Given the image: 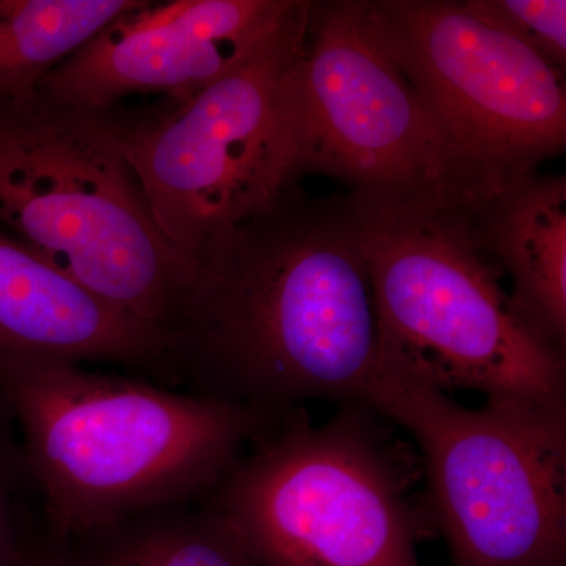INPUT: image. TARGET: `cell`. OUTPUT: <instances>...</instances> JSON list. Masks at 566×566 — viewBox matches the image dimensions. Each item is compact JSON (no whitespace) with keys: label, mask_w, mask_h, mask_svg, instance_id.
<instances>
[{"label":"cell","mask_w":566,"mask_h":566,"mask_svg":"<svg viewBox=\"0 0 566 566\" xmlns=\"http://www.w3.org/2000/svg\"><path fill=\"white\" fill-rule=\"evenodd\" d=\"M379 349L348 196L297 186L192 262L158 375L281 417L316 398L363 405Z\"/></svg>","instance_id":"obj_1"},{"label":"cell","mask_w":566,"mask_h":566,"mask_svg":"<svg viewBox=\"0 0 566 566\" xmlns=\"http://www.w3.org/2000/svg\"><path fill=\"white\" fill-rule=\"evenodd\" d=\"M44 534L57 545L202 502L281 417L65 360L0 364Z\"/></svg>","instance_id":"obj_2"},{"label":"cell","mask_w":566,"mask_h":566,"mask_svg":"<svg viewBox=\"0 0 566 566\" xmlns=\"http://www.w3.org/2000/svg\"><path fill=\"white\" fill-rule=\"evenodd\" d=\"M348 199L374 286L379 356L444 392L565 403V353L517 314L464 207Z\"/></svg>","instance_id":"obj_3"},{"label":"cell","mask_w":566,"mask_h":566,"mask_svg":"<svg viewBox=\"0 0 566 566\" xmlns=\"http://www.w3.org/2000/svg\"><path fill=\"white\" fill-rule=\"evenodd\" d=\"M0 229L163 338L191 264L159 232L102 112L0 98Z\"/></svg>","instance_id":"obj_4"},{"label":"cell","mask_w":566,"mask_h":566,"mask_svg":"<svg viewBox=\"0 0 566 566\" xmlns=\"http://www.w3.org/2000/svg\"><path fill=\"white\" fill-rule=\"evenodd\" d=\"M307 10L308 2L266 48L188 98L99 111L159 232L189 264L304 177L290 85Z\"/></svg>","instance_id":"obj_5"},{"label":"cell","mask_w":566,"mask_h":566,"mask_svg":"<svg viewBox=\"0 0 566 566\" xmlns=\"http://www.w3.org/2000/svg\"><path fill=\"white\" fill-rule=\"evenodd\" d=\"M363 405L422 450L428 505L455 566H556L566 546V406L465 408L379 356Z\"/></svg>","instance_id":"obj_6"},{"label":"cell","mask_w":566,"mask_h":566,"mask_svg":"<svg viewBox=\"0 0 566 566\" xmlns=\"http://www.w3.org/2000/svg\"><path fill=\"white\" fill-rule=\"evenodd\" d=\"M202 502L256 566H422L403 469L365 405L323 427L286 412Z\"/></svg>","instance_id":"obj_7"},{"label":"cell","mask_w":566,"mask_h":566,"mask_svg":"<svg viewBox=\"0 0 566 566\" xmlns=\"http://www.w3.org/2000/svg\"><path fill=\"white\" fill-rule=\"evenodd\" d=\"M368 3L438 136L447 202H486L565 151V74L469 0Z\"/></svg>","instance_id":"obj_8"},{"label":"cell","mask_w":566,"mask_h":566,"mask_svg":"<svg viewBox=\"0 0 566 566\" xmlns=\"http://www.w3.org/2000/svg\"><path fill=\"white\" fill-rule=\"evenodd\" d=\"M290 111L303 174L379 199H442L441 145L368 0L308 2Z\"/></svg>","instance_id":"obj_9"},{"label":"cell","mask_w":566,"mask_h":566,"mask_svg":"<svg viewBox=\"0 0 566 566\" xmlns=\"http://www.w3.org/2000/svg\"><path fill=\"white\" fill-rule=\"evenodd\" d=\"M307 0H137L41 82L39 95L104 111L126 96L188 98L266 48Z\"/></svg>","instance_id":"obj_10"},{"label":"cell","mask_w":566,"mask_h":566,"mask_svg":"<svg viewBox=\"0 0 566 566\" xmlns=\"http://www.w3.org/2000/svg\"><path fill=\"white\" fill-rule=\"evenodd\" d=\"M163 338L0 229V364L112 363L158 371Z\"/></svg>","instance_id":"obj_11"},{"label":"cell","mask_w":566,"mask_h":566,"mask_svg":"<svg viewBox=\"0 0 566 566\" xmlns=\"http://www.w3.org/2000/svg\"><path fill=\"white\" fill-rule=\"evenodd\" d=\"M465 211L482 251L512 275L517 314L565 353V175H532Z\"/></svg>","instance_id":"obj_12"},{"label":"cell","mask_w":566,"mask_h":566,"mask_svg":"<svg viewBox=\"0 0 566 566\" xmlns=\"http://www.w3.org/2000/svg\"><path fill=\"white\" fill-rule=\"evenodd\" d=\"M59 546L69 566H256L203 502L147 510Z\"/></svg>","instance_id":"obj_13"},{"label":"cell","mask_w":566,"mask_h":566,"mask_svg":"<svg viewBox=\"0 0 566 566\" xmlns=\"http://www.w3.org/2000/svg\"><path fill=\"white\" fill-rule=\"evenodd\" d=\"M136 2L0 0V98H35L54 66Z\"/></svg>","instance_id":"obj_14"},{"label":"cell","mask_w":566,"mask_h":566,"mask_svg":"<svg viewBox=\"0 0 566 566\" xmlns=\"http://www.w3.org/2000/svg\"><path fill=\"white\" fill-rule=\"evenodd\" d=\"M476 13L523 41L565 74V0H469Z\"/></svg>","instance_id":"obj_15"},{"label":"cell","mask_w":566,"mask_h":566,"mask_svg":"<svg viewBox=\"0 0 566 566\" xmlns=\"http://www.w3.org/2000/svg\"><path fill=\"white\" fill-rule=\"evenodd\" d=\"M11 422L13 417L0 395V566H14L25 545L18 538V486L22 476L31 479L21 441L11 438Z\"/></svg>","instance_id":"obj_16"},{"label":"cell","mask_w":566,"mask_h":566,"mask_svg":"<svg viewBox=\"0 0 566 566\" xmlns=\"http://www.w3.org/2000/svg\"><path fill=\"white\" fill-rule=\"evenodd\" d=\"M14 566H69L62 546L44 534L40 542L22 546Z\"/></svg>","instance_id":"obj_17"}]
</instances>
